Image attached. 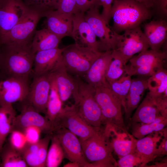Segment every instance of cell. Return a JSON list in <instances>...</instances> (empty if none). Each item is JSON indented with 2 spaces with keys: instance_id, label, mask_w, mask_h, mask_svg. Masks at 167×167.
I'll use <instances>...</instances> for the list:
<instances>
[{
  "instance_id": "10",
  "label": "cell",
  "mask_w": 167,
  "mask_h": 167,
  "mask_svg": "<svg viewBox=\"0 0 167 167\" xmlns=\"http://www.w3.org/2000/svg\"><path fill=\"white\" fill-rule=\"evenodd\" d=\"M99 7L97 6L91 7L84 13V18L99 39V51L112 50L114 48L115 32L102 17Z\"/></svg>"
},
{
  "instance_id": "45",
  "label": "cell",
  "mask_w": 167,
  "mask_h": 167,
  "mask_svg": "<svg viewBox=\"0 0 167 167\" xmlns=\"http://www.w3.org/2000/svg\"><path fill=\"white\" fill-rule=\"evenodd\" d=\"M114 0H99L100 5L102 6V11L101 15L106 23L109 24L111 18V11Z\"/></svg>"
},
{
  "instance_id": "39",
  "label": "cell",
  "mask_w": 167,
  "mask_h": 167,
  "mask_svg": "<svg viewBox=\"0 0 167 167\" xmlns=\"http://www.w3.org/2000/svg\"><path fill=\"white\" fill-rule=\"evenodd\" d=\"M56 10L66 14L73 15L77 12L75 0H54Z\"/></svg>"
},
{
  "instance_id": "20",
  "label": "cell",
  "mask_w": 167,
  "mask_h": 167,
  "mask_svg": "<svg viewBox=\"0 0 167 167\" xmlns=\"http://www.w3.org/2000/svg\"><path fill=\"white\" fill-rule=\"evenodd\" d=\"M73 15L62 13L56 10L47 12L46 17V28L61 39L67 36H71L73 27Z\"/></svg>"
},
{
  "instance_id": "18",
  "label": "cell",
  "mask_w": 167,
  "mask_h": 167,
  "mask_svg": "<svg viewBox=\"0 0 167 167\" xmlns=\"http://www.w3.org/2000/svg\"><path fill=\"white\" fill-rule=\"evenodd\" d=\"M51 135H46L37 142L28 143L20 152L28 167H46L48 147Z\"/></svg>"
},
{
  "instance_id": "24",
  "label": "cell",
  "mask_w": 167,
  "mask_h": 167,
  "mask_svg": "<svg viewBox=\"0 0 167 167\" xmlns=\"http://www.w3.org/2000/svg\"><path fill=\"white\" fill-rule=\"evenodd\" d=\"M137 108L131 119V122L133 124L150 123L162 116L153 99L148 92Z\"/></svg>"
},
{
  "instance_id": "13",
  "label": "cell",
  "mask_w": 167,
  "mask_h": 167,
  "mask_svg": "<svg viewBox=\"0 0 167 167\" xmlns=\"http://www.w3.org/2000/svg\"><path fill=\"white\" fill-rule=\"evenodd\" d=\"M28 10L21 0H0V42Z\"/></svg>"
},
{
  "instance_id": "34",
  "label": "cell",
  "mask_w": 167,
  "mask_h": 167,
  "mask_svg": "<svg viewBox=\"0 0 167 167\" xmlns=\"http://www.w3.org/2000/svg\"><path fill=\"white\" fill-rule=\"evenodd\" d=\"M51 144L48 149L46 167H57L65 157L64 152L60 141L54 134L51 135Z\"/></svg>"
},
{
  "instance_id": "12",
  "label": "cell",
  "mask_w": 167,
  "mask_h": 167,
  "mask_svg": "<svg viewBox=\"0 0 167 167\" xmlns=\"http://www.w3.org/2000/svg\"><path fill=\"white\" fill-rule=\"evenodd\" d=\"M51 74L34 75L28 96L24 101L45 114L51 86Z\"/></svg>"
},
{
  "instance_id": "48",
  "label": "cell",
  "mask_w": 167,
  "mask_h": 167,
  "mask_svg": "<svg viewBox=\"0 0 167 167\" xmlns=\"http://www.w3.org/2000/svg\"><path fill=\"white\" fill-rule=\"evenodd\" d=\"M64 167H80L79 165L75 162H70L65 165Z\"/></svg>"
},
{
  "instance_id": "29",
  "label": "cell",
  "mask_w": 167,
  "mask_h": 167,
  "mask_svg": "<svg viewBox=\"0 0 167 167\" xmlns=\"http://www.w3.org/2000/svg\"><path fill=\"white\" fill-rule=\"evenodd\" d=\"M51 75V86L45 116L51 123L54 130V125L61 113L63 107L52 73Z\"/></svg>"
},
{
  "instance_id": "17",
  "label": "cell",
  "mask_w": 167,
  "mask_h": 167,
  "mask_svg": "<svg viewBox=\"0 0 167 167\" xmlns=\"http://www.w3.org/2000/svg\"><path fill=\"white\" fill-rule=\"evenodd\" d=\"M64 48L39 51L34 55L32 71L34 75L52 73L62 64Z\"/></svg>"
},
{
  "instance_id": "42",
  "label": "cell",
  "mask_w": 167,
  "mask_h": 167,
  "mask_svg": "<svg viewBox=\"0 0 167 167\" xmlns=\"http://www.w3.org/2000/svg\"><path fill=\"white\" fill-rule=\"evenodd\" d=\"M77 12L85 13L93 6L99 7V0H75Z\"/></svg>"
},
{
  "instance_id": "26",
  "label": "cell",
  "mask_w": 167,
  "mask_h": 167,
  "mask_svg": "<svg viewBox=\"0 0 167 167\" xmlns=\"http://www.w3.org/2000/svg\"><path fill=\"white\" fill-rule=\"evenodd\" d=\"M115 137H112L111 141L115 153L119 158L135 152L137 139L128 133H118L113 127L109 128Z\"/></svg>"
},
{
  "instance_id": "19",
  "label": "cell",
  "mask_w": 167,
  "mask_h": 167,
  "mask_svg": "<svg viewBox=\"0 0 167 167\" xmlns=\"http://www.w3.org/2000/svg\"><path fill=\"white\" fill-rule=\"evenodd\" d=\"M112 50L102 52L92 64L84 76L86 82L94 88L106 83L105 75L112 59Z\"/></svg>"
},
{
  "instance_id": "1",
  "label": "cell",
  "mask_w": 167,
  "mask_h": 167,
  "mask_svg": "<svg viewBox=\"0 0 167 167\" xmlns=\"http://www.w3.org/2000/svg\"><path fill=\"white\" fill-rule=\"evenodd\" d=\"M31 42L0 45V79L11 76L29 77L35 54Z\"/></svg>"
},
{
  "instance_id": "30",
  "label": "cell",
  "mask_w": 167,
  "mask_h": 167,
  "mask_svg": "<svg viewBox=\"0 0 167 167\" xmlns=\"http://www.w3.org/2000/svg\"><path fill=\"white\" fill-rule=\"evenodd\" d=\"M16 116L12 105L0 104V152L7 137L13 131Z\"/></svg>"
},
{
  "instance_id": "15",
  "label": "cell",
  "mask_w": 167,
  "mask_h": 167,
  "mask_svg": "<svg viewBox=\"0 0 167 167\" xmlns=\"http://www.w3.org/2000/svg\"><path fill=\"white\" fill-rule=\"evenodd\" d=\"M53 134L57 137L63 150L65 156L70 162L78 163L80 167H89L79 139L75 135L64 127L55 131Z\"/></svg>"
},
{
  "instance_id": "25",
  "label": "cell",
  "mask_w": 167,
  "mask_h": 167,
  "mask_svg": "<svg viewBox=\"0 0 167 167\" xmlns=\"http://www.w3.org/2000/svg\"><path fill=\"white\" fill-rule=\"evenodd\" d=\"M52 73L60 99L63 103L72 96L76 87L75 79L69 74L62 63Z\"/></svg>"
},
{
  "instance_id": "38",
  "label": "cell",
  "mask_w": 167,
  "mask_h": 167,
  "mask_svg": "<svg viewBox=\"0 0 167 167\" xmlns=\"http://www.w3.org/2000/svg\"><path fill=\"white\" fill-rule=\"evenodd\" d=\"M10 134L9 143L20 152L28 143L25 136L22 132L16 130L12 131Z\"/></svg>"
},
{
  "instance_id": "33",
  "label": "cell",
  "mask_w": 167,
  "mask_h": 167,
  "mask_svg": "<svg viewBox=\"0 0 167 167\" xmlns=\"http://www.w3.org/2000/svg\"><path fill=\"white\" fill-rule=\"evenodd\" d=\"M167 117L161 116L154 121L148 124H133L132 135L138 139L154 132L162 130L167 125Z\"/></svg>"
},
{
  "instance_id": "11",
  "label": "cell",
  "mask_w": 167,
  "mask_h": 167,
  "mask_svg": "<svg viewBox=\"0 0 167 167\" xmlns=\"http://www.w3.org/2000/svg\"><path fill=\"white\" fill-rule=\"evenodd\" d=\"M29 77L11 76L0 79V104L24 102L29 91Z\"/></svg>"
},
{
  "instance_id": "3",
  "label": "cell",
  "mask_w": 167,
  "mask_h": 167,
  "mask_svg": "<svg viewBox=\"0 0 167 167\" xmlns=\"http://www.w3.org/2000/svg\"><path fill=\"white\" fill-rule=\"evenodd\" d=\"M109 131L101 127L85 140L79 139L84 156L89 167H116Z\"/></svg>"
},
{
  "instance_id": "35",
  "label": "cell",
  "mask_w": 167,
  "mask_h": 167,
  "mask_svg": "<svg viewBox=\"0 0 167 167\" xmlns=\"http://www.w3.org/2000/svg\"><path fill=\"white\" fill-rule=\"evenodd\" d=\"M131 76L125 75L118 79L109 83L110 89L120 101L124 110L126 96L132 81Z\"/></svg>"
},
{
  "instance_id": "23",
  "label": "cell",
  "mask_w": 167,
  "mask_h": 167,
  "mask_svg": "<svg viewBox=\"0 0 167 167\" xmlns=\"http://www.w3.org/2000/svg\"><path fill=\"white\" fill-rule=\"evenodd\" d=\"M166 51H155L147 49L133 56L129 63L124 66V69H130L139 67L147 66L153 65L164 66L167 59Z\"/></svg>"
},
{
  "instance_id": "2",
  "label": "cell",
  "mask_w": 167,
  "mask_h": 167,
  "mask_svg": "<svg viewBox=\"0 0 167 167\" xmlns=\"http://www.w3.org/2000/svg\"><path fill=\"white\" fill-rule=\"evenodd\" d=\"M152 12L143 4L133 0H114L111 11L112 30L117 33L138 26L149 19Z\"/></svg>"
},
{
  "instance_id": "22",
  "label": "cell",
  "mask_w": 167,
  "mask_h": 167,
  "mask_svg": "<svg viewBox=\"0 0 167 167\" xmlns=\"http://www.w3.org/2000/svg\"><path fill=\"white\" fill-rule=\"evenodd\" d=\"M147 79L140 77L132 79L126 96L124 110L126 118L129 119L133 111L139 105L145 91L148 89Z\"/></svg>"
},
{
  "instance_id": "14",
  "label": "cell",
  "mask_w": 167,
  "mask_h": 167,
  "mask_svg": "<svg viewBox=\"0 0 167 167\" xmlns=\"http://www.w3.org/2000/svg\"><path fill=\"white\" fill-rule=\"evenodd\" d=\"M31 126L39 128L46 135H51L54 131L51 123L45 116H43L31 106L25 103L20 113L16 117L13 131L22 132L25 128Z\"/></svg>"
},
{
  "instance_id": "4",
  "label": "cell",
  "mask_w": 167,
  "mask_h": 167,
  "mask_svg": "<svg viewBox=\"0 0 167 167\" xmlns=\"http://www.w3.org/2000/svg\"><path fill=\"white\" fill-rule=\"evenodd\" d=\"M76 87L72 94L73 104L81 117L90 126L101 127L102 115L95 97V88L78 76H74Z\"/></svg>"
},
{
  "instance_id": "6",
  "label": "cell",
  "mask_w": 167,
  "mask_h": 167,
  "mask_svg": "<svg viewBox=\"0 0 167 167\" xmlns=\"http://www.w3.org/2000/svg\"><path fill=\"white\" fill-rule=\"evenodd\" d=\"M102 52L75 43L70 45L64 47L62 64L68 73L84 77L92 64Z\"/></svg>"
},
{
  "instance_id": "43",
  "label": "cell",
  "mask_w": 167,
  "mask_h": 167,
  "mask_svg": "<svg viewBox=\"0 0 167 167\" xmlns=\"http://www.w3.org/2000/svg\"><path fill=\"white\" fill-rule=\"evenodd\" d=\"M22 132L24 134L28 143L37 142L40 139V135L41 133L39 128L33 126L28 127Z\"/></svg>"
},
{
  "instance_id": "16",
  "label": "cell",
  "mask_w": 167,
  "mask_h": 167,
  "mask_svg": "<svg viewBox=\"0 0 167 167\" xmlns=\"http://www.w3.org/2000/svg\"><path fill=\"white\" fill-rule=\"evenodd\" d=\"M84 13L76 12L73 15L71 37L75 43L94 51L99 50V42L84 17Z\"/></svg>"
},
{
  "instance_id": "32",
  "label": "cell",
  "mask_w": 167,
  "mask_h": 167,
  "mask_svg": "<svg viewBox=\"0 0 167 167\" xmlns=\"http://www.w3.org/2000/svg\"><path fill=\"white\" fill-rule=\"evenodd\" d=\"M147 80L148 93L151 96L162 95L167 90V71L164 67L158 69Z\"/></svg>"
},
{
  "instance_id": "36",
  "label": "cell",
  "mask_w": 167,
  "mask_h": 167,
  "mask_svg": "<svg viewBox=\"0 0 167 167\" xmlns=\"http://www.w3.org/2000/svg\"><path fill=\"white\" fill-rule=\"evenodd\" d=\"M112 59L107 70L105 78L107 81L111 83L125 75L124 66L121 59L117 55L112 53Z\"/></svg>"
},
{
  "instance_id": "37",
  "label": "cell",
  "mask_w": 167,
  "mask_h": 167,
  "mask_svg": "<svg viewBox=\"0 0 167 167\" xmlns=\"http://www.w3.org/2000/svg\"><path fill=\"white\" fill-rule=\"evenodd\" d=\"M28 8L37 10L45 14L48 11L56 10L54 0H21Z\"/></svg>"
},
{
  "instance_id": "7",
  "label": "cell",
  "mask_w": 167,
  "mask_h": 167,
  "mask_svg": "<svg viewBox=\"0 0 167 167\" xmlns=\"http://www.w3.org/2000/svg\"><path fill=\"white\" fill-rule=\"evenodd\" d=\"M149 48L140 26L126 30L122 34L115 32L112 52L121 59L125 66L135 54Z\"/></svg>"
},
{
  "instance_id": "41",
  "label": "cell",
  "mask_w": 167,
  "mask_h": 167,
  "mask_svg": "<svg viewBox=\"0 0 167 167\" xmlns=\"http://www.w3.org/2000/svg\"><path fill=\"white\" fill-rule=\"evenodd\" d=\"M151 8H153L160 19L166 20L167 17V0H153Z\"/></svg>"
},
{
  "instance_id": "27",
  "label": "cell",
  "mask_w": 167,
  "mask_h": 167,
  "mask_svg": "<svg viewBox=\"0 0 167 167\" xmlns=\"http://www.w3.org/2000/svg\"><path fill=\"white\" fill-rule=\"evenodd\" d=\"M62 39L46 28L36 30L34 35L31 47L36 52L58 48Z\"/></svg>"
},
{
  "instance_id": "28",
  "label": "cell",
  "mask_w": 167,
  "mask_h": 167,
  "mask_svg": "<svg viewBox=\"0 0 167 167\" xmlns=\"http://www.w3.org/2000/svg\"><path fill=\"white\" fill-rule=\"evenodd\" d=\"M161 136L156 134L153 136L149 135L137 140L135 152L141 159L142 165L144 166L156 157L157 143L161 139Z\"/></svg>"
},
{
  "instance_id": "5",
  "label": "cell",
  "mask_w": 167,
  "mask_h": 167,
  "mask_svg": "<svg viewBox=\"0 0 167 167\" xmlns=\"http://www.w3.org/2000/svg\"><path fill=\"white\" fill-rule=\"evenodd\" d=\"M95 88V97L101 112L102 124L128 133L122 116L121 103L108 82Z\"/></svg>"
},
{
  "instance_id": "47",
  "label": "cell",
  "mask_w": 167,
  "mask_h": 167,
  "mask_svg": "<svg viewBox=\"0 0 167 167\" xmlns=\"http://www.w3.org/2000/svg\"><path fill=\"white\" fill-rule=\"evenodd\" d=\"M140 2L148 7L151 9L153 3V0H133Z\"/></svg>"
},
{
  "instance_id": "31",
  "label": "cell",
  "mask_w": 167,
  "mask_h": 167,
  "mask_svg": "<svg viewBox=\"0 0 167 167\" xmlns=\"http://www.w3.org/2000/svg\"><path fill=\"white\" fill-rule=\"evenodd\" d=\"M0 167H27V164L20 152L8 143L4 144L0 152Z\"/></svg>"
},
{
  "instance_id": "9",
  "label": "cell",
  "mask_w": 167,
  "mask_h": 167,
  "mask_svg": "<svg viewBox=\"0 0 167 167\" xmlns=\"http://www.w3.org/2000/svg\"><path fill=\"white\" fill-rule=\"evenodd\" d=\"M61 127L66 128L83 140L91 137L101 128H95L88 124L79 115L73 105L63 107L54 126V132Z\"/></svg>"
},
{
  "instance_id": "46",
  "label": "cell",
  "mask_w": 167,
  "mask_h": 167,
  "mask_svg": "<svg viewBox=\"0 0 167 167\" xmlns=\"http://www.w3.org/2000/svg\"><path fill=\"white\" fill-rule=\"evenodd\" d=\"M167 140L166 136L162 139L158 148L157 147L156 152V157L167 154Z\"/></svg>"
},
{
  "instance_id": "40",
  "label": "cell",
  "mask_w": 167,
  "mask_h": 167,
  "mask_svg": "<svg viewBox=\"0 0 167 167\" xmlns=\"http://www.w3.org/2000/svg\"><path fill=\"white\" fill-rule=\"evenodd\" d=\"M142 163L141 158L135 152L119 158L117 162V165L119 167H133Z\"/></svg>"
},
{
  "instance_id": "8",
  "label": "cell",
  "mask_w": 167,
  "mask_h": 167,
  "mask_svg": "<svg viewBox=\"0 0 167 167\" xmlns=\"http://www.w3.org/2000/svg\"><path fill=\"white\" fill-rule=\"evenodd\" d=\"M45 14L29 9L23 18L0 42L3 44H21L31 42L37 24Z\"/></svg>"
},
{
  "instance_id": "21",
  "label": "cell",
  "mask_w": 167,
  "mask_h": 167,
  "mask_svg": "<svg viewBox=\"0 0 167 167\" xmlns=\"http://www.w3.org/2000/svg\"><path fill=\"white\" fill-rule=\"evenodd\" d=\"M143 33L151 49L160 50L165 42L167 37V24L166 20H152L145 24Z\"/></svg>"
},
{
  "instance_id": "44",
  "label": "cell",
  "mask_w": 167,
  "mask_h": 167,
  "mask_svg": "<svg viewBox=\"0 0 167 167\" xmlns=\"http://www.w3.org/2000/svg\"><path fill=\"white\" fill-rule=\"evenodd\" d=\"M150 95L153 99L161 115L162 116L167 117V94L165 93L156 96Z\"/></svg>"
}]
</instances>
